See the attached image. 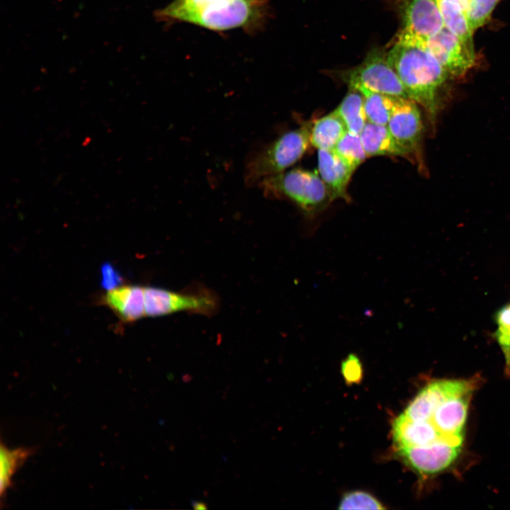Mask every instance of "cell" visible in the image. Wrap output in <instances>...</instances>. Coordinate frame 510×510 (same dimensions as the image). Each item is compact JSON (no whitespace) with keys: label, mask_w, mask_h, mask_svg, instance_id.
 Instances as JSON below:
<instances>
[{"label":"cell","mask_w":510,"mask_h":510,"mask_svg":"<svg viewBox=\"0 0 510 510\" xmlns=\"http://www.w3.org/2000/svg\"><path fill=\"white\" fill-rule=\"evenodd\" d=\"M341 79L349 88L395 97L409 98L406 90L391 66L387 54L378 50L370 51L357 67L345 71Z\"/></svg>","instance_id":"5b68a950"},{"label":"cell","mask_w":510,"mask_h":510,"mask_svg":"<svg viewBox=\"0 0 510 510\" xmlns=\"http://www.w3.org/2000/svg\"><path fill=\"white\" fill-rule=\"evenodd\" d=\"M191 505H192L193 508L196 509H207L206 504L201 502L192 500Z\"/></svg>","instance_id":"f546056e"},{"label":"cell","mask_w":510,"mask_h":510,"mask_svg":"<svg viewBox=\"0 0 510 510\" xmlns=\"http://www.w3.org/2000/svg\"><path fill=\"white\" fill-rule=\"evenodd\" d=\"M102 300L125 322H132L146 316L143 286H119L108 290Z\"/></svg>","instance_id":"5bb4252c"},{"label":"cell","mask_w":510,"mask_h":510,"mask_svg":"<svg viewBox=\"0 0 510 510\" xmlns=\"http://www.w3.org/2000/svg\"><path fill=\"white\" fill-rule=\"evenodd\" d=\"M145 315L157 317L191 311L203 314L214 312L217 300L208 293H180L155 287H144Z\"/></svg>","instance_id":"52a82bcc"},{"label":"cell","mask_w":510,"mask_h":510,"mask_svg":"<svg viewBox=\"0 0 510 510\" xmlns=\"http://www.w3.org/2000/svg\"><path fill=\"white\" fill-rule=\"evenodd\" d=\"M344 123L347 130L359 134L367 121L363 96L358 91L351 89L334 110Z\"/></svg>","instance_id":"ac0fdd59"},{"label":"cell","mask_w":510,"mask_h":510,"mask_svg":"<svg viewBox=\"0 0 510 510\" xmlns=\"http://www.w3.org/2000/svg\"><path fill=\"white\" fill-rule=\"evenodd\" d=\"M32 451L26 448L9 449L3 443L0 447V494L3 497L11 487L12 477L17 468L30 456Z\"/></svg>","instance_id":"44dd1931"},{"label":"cell","mask_w":510,"mask_h":510,"mask_svg":"<svg viewBox=\"0 0 510 510\" xmlns=\"http://www.w3.org/2000/svg\"><path fill=\"white\" fill-rule=\"evenodd\" d=\"M457 5L468 13L471 0H441Z\"/></svg>","instance_id":"83f0119b"},{"label":"cell","mask_w":510,"mask_h":510,"mask_svg":"<svg viewBox=\"0 0 510 510\" xmlns=\"http://www.w3.org/2000/svg\"><path fill=\"white\" fill-rule=\"evenodd\" d=\"M392 435L397 448L421 446L443 438L463 436H446L440 433L430 421H414L404 413L392 422Z\"/></svg>","instance_id":"7c38bea8"},{"label":"cell","mask_w":510,"mask_h":510,"mask_svg":"<svg viewBox=\"0 0 510 510\" xmlns=\"http://www.w3.org/2000/svg\"><path fill=\"white\" fill-rule=\"evenodd\" d=\"M387 57L409 98L420 104L432 121L439 108L438 94L450 77L426 42L397 37Z\"/></svg>","instance_id":"6da1fadb"},{"label":"cell","mask_w":510,"mask_h":510,"mask_svg":"<svg viewBox=\"0 0 510 510\" xmlns=\"http://www.w3.org/2000/svg\"><path fill=\"white\" fill-rule=\"evenodd\" d=\"M346 132L344 123L334 110L312 123L310 144L318 149L332 150Z\"/></svg>","instance_id":"e0dca14e"},{"label":"cell","mask_w":510,"mask_h":510,"mask_svg":"<svg viewBox=\"0 0 510 510\" xmlns=\"http://www.w3.org/2000/svg\"><path fill=\"white\" fill-rule=\"evenodd\" d=\"M502 0H471L468 11V19L474 32L490 19L497 5Z\"/></svg>","instance_id":"603a6c76"},{"label":"cell","mask_w":510,"mask_h":510,"mask_svg":"<svg viewBox=\"0 0 510 510\" xmlns=\"http://www.w3.org/2000/svg\"><path fill=\"white\" fill-rule=\"evenodd\" d=\"M463 437L443 438L421 446L397 448L402 461L422 475H434L448 468L458 457Z\"/></svg>","instance_id":"8992f818"},{"label":"cell","mask_w":510,"mask_h":510,"mask_svg":"<svg viewBox=\"0 0 510 510\" xmlns=\"http://www.w3.org/2000/svg\"><path fill=\"white\" fill-rule=\"evenodd\" d=\"M470 395L450 398L436 409L430 421L440 433L446 436H463Z\"/></svg>","instance_id":"9a60e30c"},{"label":"cell","mask_w":510,"mask_h":510,"mask_svg":"<svg viewBox=\"0 0 510 510\" xmlns=\"http://www.w3.org/2000/svg\"><path fill=\"white\" fill-rule=\"evenodd\" d=\"M360 137L367 157L393 156L413 159L409 152L395 140L386 125L367 122Z\"/></svg>","instance_id":"2e32d148"},{"label":"cell","mask_w":510,"mask_h":510,"mask_svg":"<svg viewBox=\"0 0 510 510\" xmlns=\"http://www.w3.org/2000/svg\"><path fill=\"white\" fill-rule=\"evenodd\" d=\"M501 347L504 351L507 363L510 364V343Z\"/></svg>","instance_id":"f1b7e54d"},{"label":"cell","mask_w":510,"mask_h":510,"mask_svg":"<svg viewBox=\"0 0 510 510\" xmlns=\"http://www.w3.org/2000/svg\"><path fill=\"white\" fill-rule=\"evenodd\" d=\"M402 29L397 37L426 42L444 26L437 0H405Z\"/></svg>","instance_id":"8fae6325"},{"label":"cell","mask_w":510,"mask_h":510,"mask_svg":"<svg viewBox=\"0 0 510 510\" xmlns=\"http://www.w3.org/2000/svg\"><path fill=\"white\" fill-rule=\"evenodd\" d=\"M258 185L266 197L287 198L308 215L322 210L333 200L317 171L293 169L268 176Z\"/></svg>","instance_id":"277c9868"},{"label":"cell","mask_w":510,"mask_h":510,"mask_svg":"<svg viewBox=\"0 0 510 510\" xmlns=\"http://www.w3.org/2000/svg\"><path fill=\"white\" fill-rule=\"evenodd\" d=\"M266 11V0H208L175 16L173 21L194 24L215 31L254 28Z\"/></svg>","instance_id":"7a4b0ae2"},{"label":"cell","mask_w":510,"mask_h":510,"mask_svg":"<svg viewBox=\"0 0 510 510\" xmlns=\"http://www.w3.org/2000/svg\"><path fill=\"white\" fill-rule=\"evenodd\" d=\"M495 319L498 329L495 336L501 346L510 343V303L500 308L496 313Z\"/></svg>","instance_id":"484cf974"},{"label":"cell","mask_w":510,"mask_h":510,"mask_svg":"<svg viewBox=\"0 0 510 510\" xmlns=\"http://www.w3.org/2000/svg\"><path fill=\"white\" fill-rule=\"evenodd\" d=\"M358 91L363 96L367 121L376 125H387L397 97L372 92L366 89Z\"/></svg>","instance_id":"ffe728a7"},{"label":"cell","mask_w":510,"mask_h":510,"mask_svg":"<svg viewBox=\"0 0 510 510\" xmlns=\"http://www.w3.org/2000/svg\"><path fill=\"white\" fill-rule=\"evenodd\" d=\"M426 46L450 76L460 77L475 64V49L444 26L426 40Z\"/></svg>","instance_id":"9c48e42d"},{"label":"cell","mask_w":510,"mask_h":510,"mask_svg":"<svg viewBox=\"0 0 510 510\" xmlns=\"http://www.w3.org/2000/svg\"><path fill=\"white\" fill-rule=\"evenodd\" d=\"M395 140L412 156L419 159L423 123L417 103L397 97L386 125Z\"/></svg>","instance_id":"30bf717a"},{"label":"cell","mask_w":510,"mask_h":510,"mask_svg":"<svg viewBox=\"0 0 510 510\" xmlns=\"http://www.w3.org/2000/svg\"><path fill=\"white\" fill-rule=\"evenodd\" d=\"M312 122L290 130L261 148L248 159L244 168L247 186L259 184L264 178L285 171L305 153L310 144Z\"/></svg>","instance_id":"3957f363"},{"label":"cell","mask_w":510,"mask_h":510,"mask_svg":"<svg viewBox=\"0 0 510 510\" xmlns=\"http://www.w3.org/2000/svg\"><path fill=\"white\" fill-rule=\"evenodd\" d=\"M332 150L354 169L367 158L360 135L348 130Z\"/></svg>","instance_id":"7402d4cb"},{"label":"cell","mask_w":510,"mask_h":510,"mask_svg":"<svg viewBox=\"0 0 510 510\" xmlns=\"http://www.w3.org/2000/svg\"><path fill=\"white\" fill-rule=\"evenodd\" d=\"M101 275V285L108 290L119 287L123 281L119 272L110 263H106L102 266Z\"/></svg>","instance_id":"4316f807"},{"label":"cell","mask_w":510,"mask_h":510,"mask_svg":"<svg viewBox=\"0 0 510 510\" xmlns=\"http://www.w3.org/2000/svg\"><path fill=\"white\" fill-rule=\"evenodd\" d=\"M385 506L372 494L363 491L345 494L340 501L339 509H385Z\"/></svg>","instance_id":"cb8c5ba5"},{"label":"cell","mask_w":510,"mask_h":510,"mask_svg":"<svg viewBox=\"0 0 510 510\" xmlns=\"http://www.w3.org/2000/svg\"><path fill=\"white\" fill-rule=\"evenodd\" d=\"M354 171L333 150L318 149V173L333 200L348 199L347 186Z\"/></svg>","instance_id":"4fadbf2b"},{"label":"cell","mask_w":510,"mask_h":510,"mask_svg":"<svg viewBox=\"0 0 510 510\" xmlns=\"http://www.w3.org/2000/svg\"><path fill=\"white\" fill-rule=\"evenodd\" d=\"M443 18V26L460 38L467 45L474 48L472 35L468 13L452 3L437 0Z\"/></svg>","instance_id":"d6986e66"},{"label":"cell","mask_w":510,"mask_h":510,"mask_svg":"<svg viewBox=\"0 0 510 510\" xmlns=\"http://www.w3.org/2000/svg\"><path fill=\"white\" fill-rule=\"evenodd\" d=\"M475 382L466 380H440L421 389L406 407L404 413L414 421H430L436 409L445 401L471 394Z\"/></svg>","instance_id":"ba28073f"},{"label":"cell","mask_w":510,"mask_h":510,"mask_svg":"<svg viewBox=\"0 0 510 510\" xmlns=\"http://www.w3.org/2000/svg\"><path fill=\"white\" fill-rule=\"evenodd\" d=\"M341 372L347 384L358 383L363 378V366L359 358L350 353L341 362Z\"/></svg>","instance_id":"d4e9b609"}]
</instances>
